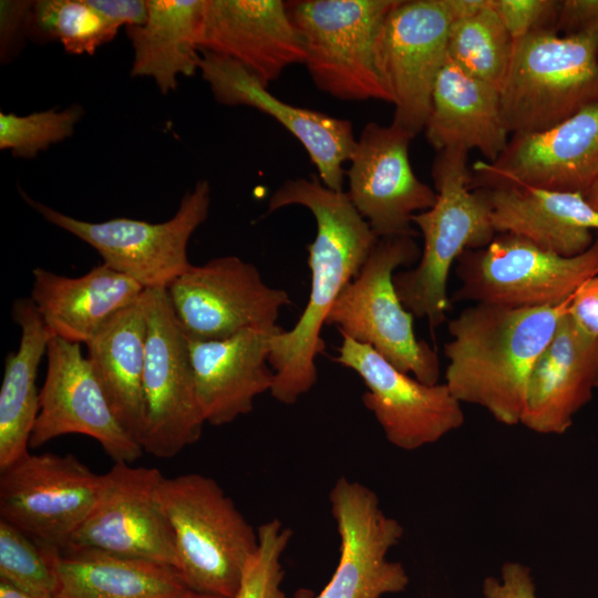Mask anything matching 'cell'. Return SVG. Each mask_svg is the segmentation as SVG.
<instances>
[{
    "label": "cell",
    "instance_id": "1",
    "mask_svg": "<svg viewBox=\"0 0 598 598\" xmlns=\"http://www.w3.org/2000/svg\"><path fill=\"white\" fill-rule=\"evenodd\" d=\"M290 205L312 213L317 233L307 246L311 271L307 306L296 324L289 331H278L270 343L269 363L275 373L270 393L289 405L317 383L316 358L324 349L321 328L379 239L348 193L328 188L316 175L282 183L270 196L268 212Z\"/></svg>",
    "mask_w": 598,
    "mask_h": 598
},
{
    "label": "cell",
    "instance_id": "2",
    "mask_svg": "<svg viewBox=\"0 0 598 598\" xmlns=\"http://www.w3.org/2000/svg\"><path fill=\"white\" fill-rule=\"evenodd\" d=\"M557 306L511 309L474 303L448 321L445 384L461 403L485 409L497 422L519 424L532 369L569 311Z\"/></svg>",
    "mask_w": 598,
    "mask_h": 598
},
{
    "label": "cell",
    "instance_id": "3",
    "mask_svg": "<svg viewBox=\"0 0 598 598\" xmlns=\"http://www.w3.org/2000/svg\"><path fill=\"white\" fill-rule=\"evenodd\" d=\"M467 161L465 150L437 152L432 165L436 202L412 218L424 240L421 257L413 268L393 278L405 309L426 319L431 329L446 321L452 265L464 251L484 248L496 236L487 190L471 188L473 173Z\"/></svg>",
    "mask_w": 598,
    "mask_h": 598
},
{
    "label": "cell",
    "instance_id": "4",
    "mask_svg": "<svg viewBox=\"0 0 598 598\" xmlns=\"http://www.w3.org/2000/svg\"><path fill=\"white\" fill-rule=\"evenodd\" d=\"M158 503L173 532L177 568L194 590L235 598L258 530L218 483L203 474L163 477Z\"/></svg>",
    "mask_w": 598,
    "mask_h": 598
},
{
    "label": "cell",
    "instance_id": "5",
    "mask_svg": "<svg viewBox=\"0 0 598 598\" xmlns=\"http://www.w3.org/2000/svg\"><path fill=\"white\" fill-rule=\"evenodd\" d=\"M501 103L511 135L547 130L598 103V31L513 40Z\"/></svg>",
    "mask_w": 598,
    "mask_h": 598
},
{
    "label": "cell",
    "instance_id": "6",
    "mask_svg": "<svg viewBox=\"0 0 598 598\" xmlns=\"http://www.w3.org/2000/svg\"><path fill=\"white\" fill-rule=\"evenodd\" d=\"M420 257L414 237L379 238L324 324L337 326L342 336L372 347L402 372L432 385L440 377L437 354L416 338L414 316L400 300L393 280L399 267H411Z\"/></svg>",
    "mask_w": 598,
    "mask_h": 598
},
{
    "label": "cell",
    "instance_id": "7",
    "mask_svg": "<svg viewBox=\"0 0 598 598\" xmlns=\"http://www.w3.org/2000/svg\"><path fill=\"white\" fill-rule=\"evenodd\" d=\"M399 0L287 2L315 85L342 101L391 103L375 64L379 32Z\"/></svg>",
    "mask_w": 598,
    "mask_h": 598
},
{
    "label": "cell",
    "instance_id": "8",
    "mask_svg": "<svg viewBox=\"0 0 598 598\" xmlns=\"http://www.w3.org/2000/svg\"><path fill=\"white\" fill-rule=\"evenodd\" d=\"M210 185L198 181L181 199L175 215L163 223L116 217L102 223L81 220L34 200L24 192V202L47 221L94 248L103 264L132 278L144 289H166L192 264L187 245L207 219Z\"/></svg>",
    "mask_w": 598,
    "mask_h": 598
},
{
    "label": "cell",
    "instance_id": "9",
    "mask_svg": "<svg viewBox=\"0 0 598 598\" xmlns=\"http://www.w3.org/2000/svg\"><path fill=\"white\" fill-rule=\"evenodd\" d=\"M456 264L461 285L451 301L511 309L557 306L598 274V236L582 254L565 257L525 238L496 234L488 246L464 251Z\"/></svg>",
    "mask_w": 598,
    "mask_h": 598
},
{
    "label": "cell",
    "instance_id": "10",
    "mask_svg": "<svg viewBox=\"0 0 598 598\" xmlns=\"http://www.w3.org/2000/svg\"><path fill=\"white\" fill-rule=\"evenodd\" d=\"M143 297L147 333L141 446L153 456L169 458L196 443L206 422L197 398L188 339L166 289H145Z\"/></svg>",
    "mask_w": 598,
    "mask_h": 598
},
{
    "label": "cell",
    "instance_id": "11",
    "mask_svg": "<svg viewBox=\"0 0 598 598\" xmlns=\"http://www.w3.org/2000/svg\"><path fill=\"white\" fill-rule=\"evenodd\" d=\"M104 482L72 454L27 453L0 470V519L43 548L65 550Z\"/></svg>",
    "mask_w": 598,
    "mask_h": 598
},
{
    "label": "cell",
    "instance_id": "12",
    "mask_svg": "<svg viewBox=\"0 0 598 598\" xmlns=\"http://www.w3.org/2000/svg\"><path fill=\"white\" fill-rule=\"evenodd\" d=\"M451 23L446 0H399L377 39V69L394 105L391 123L413 137L430 114Z\"/></svg>",
    "mask_w": 598,
    "mask_h": 598
},
{
    "label": "cell",
    "instance_id": "13",
    "mask_svg": "<svg viewBox=\"0 0 598 598\" xmlns=\"http://www.w3.org/2000/svg\"><path fill=\"white\" fill-rule=\"evenodd\" d=\"M175 316L189 340H218L244 329L277 327L289 295L269 287L257 267L237 256L192 265L166 288Z\"/></svg>",
    "mask_w": 598,
    "mask_h": 598
},
{
    "label": "cell",
    "instance_id": "14",
    "mask_svg": "<svg viewBox=\"0 0 598 598\" xmlns=\"http://www.w3.org/2000/svg\"><path fill=\"white\" fill-rule=\"evenodd\" d=\"M329 502L340 538L337 568L318 595L312 597L301 589L292 598H381L403 591L409 576L402 564L386 556L404 529L383 512L378 495L341 476L329 493Z\"/></svg>",
    "mask_w": 598,
    "mask_h": 598
},
{
    "label": "cell",
    "instance_id": "15",
    "mask_svg": "<svg viewBox=\"0 0 598 598\" xmlns=\"http://www.w3.org/2000/svg\"><path fill=\"white\" fill-rule=\"evenodd\" d=\"M472 189L526 186L584 197L598 178V103L539 132L513 134L493 163L472 166Z\"/></svg>",
    "mask_w": 598,
    "mask_h": 598
},
{
    "label": "cell",
    "instance_id": "16",
    "mask_svg": "<svg viewBox=\"0 0 598 598\" xmlns=\"http://www.w3.org/2000/svg\"><path fill=\"white\" fill-rule=\"evenodd\" d=\"M45 357L47 373L29 447L65 434H82L99 442L114 463L138 460L144 451L116 417L81 343L53 336Z\"/></svg>",
    "mask_w": 598,
    "mask_h": 598
},
{
    "label": "cell",
    "instance_id": "17",
    "mask_svg": "<svg viewBox=\"0 0 598 598\" xmlns=\"http://www.w3.org/2000/svg\"><path fill=\"white\" fill-rule=\"evenodd\" d=\"M333 360L363 380L367 391L362 402L395 447L417 450L464 423L462 403L445 383L425 384L395 368L368 344L342 336Z\"/></svg>",
    "mask_w": 598,
    "mask_h": 598
},
{
    "label": "cell",
    "instance_id": "18",
    "mask_svg": "<svg viewBox=\"0 0 598 598\" xmlns=\"http://www.w3.org/2000/svg\"><path fill=\"white\" fill-rule=\"evenodd\" d=\"M103 476L99 498L70 547L152 560L176 569L173 532L157 499L162 473L155 467L116 462Z\"/></svg>",
    "mask_w": 598,
    "mask_h": 598
},
{
    "label": "cell",
    "instance_id": "19",
    "mask_svg": "<svg viewBox=\"0 0 598 598\" xmlns=\"http://www.w3.org/2000/svg\"><path fill=\"white\" fill-rule=\"evenodd\" d=\"M413 138L392 123L369 122L349 161L348 196L378 238L415 237L413 216L436 202L435 189L412 169L409 145Z\"/></svg>",
    "mask_w": 598,
    "mask_h": 598
},
{
    "label": "cell",
    "instance_id": "20",
    "mask_svg": "<svg viewBox=\"0 0 598 598\" xmlns=\"http://www.w3.org/2000/svg\"><path fill=\"white\" fill-rule=\"evenodd\" d=\"M198 70L218 103L250 106L276 118L305 147L322 184L343 190V164L351 159L357 145L349 120L277 99L243 65L223 55L200 51Z\"/></svg>",
    "mask_w": 598,
    "mask_h": 598
},
{
    "label": "cell",
    "instance_id": "21",
    "mask_svg": "<svg viewBox=\"0 0 598 598\" xmlns=\"http://www.w3.org/2000/svg\"><path fill=\"white\" fill-rule=\"evenodd\" d=\"M199 47L238 62L266 87L306 59L303 39L280 0H206Z\"/></svg>",
    "mask_w": 598,
    "mask_h": 598
},
{
    "label": "cell",
    "instance_id": "22",
    "mask_svg": "<svg viewBox=\"0 0 598 598\" xmlns=\"http://www.w3.org/2000/svg\"><path fill=\"white\" fill-rule=\"evenodd\" d=\"M279 326L244 329L218 340H189L195 386L206 423H231L254 409L255 399L269 391L275 373L269 363L272 337Z\"/></svg>",
    "mask_w": 598,
    "mask_h": 598
},
{
    "label": "cell",
    "instance_id": "23",
    "mask_svg": "<svg viewBox=\"0 0 598 598\" xmlns=\"http://www.w3.org/2000/svg\"><path fill=\"white\" fill-rule=\"evenodd\" d=\"M568 312L537 358L527 383L519 424L539 434L567 432L598 389V339L579 332Z\"/></svg>",
    "mask_w": 598,
    "mask_h": 598
},
{
    "label": "cell",
    "instance_id": "24",
    "mask_svg": "<svg viewBox=\"0 0 598 598\" xmlns=\"http://www.w3.org/2000/svg\"><path fill=\"white\" fill-rule=\"evenodd\" d=\"M31 300L55 337L86 344L117 312L145 289L101 264L80 277L43 268L32 270Z\"/></svg>",
    "mask_w": 598,
    "mask_h": 598
},
{
    "label": "cell",
    "instance_id": "25",
    "mask_svg": "<svg viewBox=\"0 0 598 598\" xmlns=\"http://www.w3.org/2000/svg\"><path fill=\"white\" fill-rule=\"evenodd\" d=\"M424 132L436 152L477 150L487 163L498 158L511 135L503 117L501 92L462 70L448 56L433 89Z\"/></svg>",
    "mask_w": 598,
    "mask_h": 598
},
{
    "label": "cell",
    "instance_id": "26",
    "mask_svg": "<svg viewBox=\"0 0 598 598\" xmlns=\"http://www.w3.org/2000/svg\"><path fill=\"white\" fill-rule=\"evenodd\" d=\"M496 234L525 238L544 250L565 257L586 251L598 229V213L578 193L526 186L486 189Z\"/></svg>",
    "mask_w": 598,
    "mask_h": 598
},
{
    "label": "cell",
    "instance_id": "27",
    "mask_svg": "<svg viewBox=\"0 0 598 598\" xmlns=\"http://www.w3.org/2000/svg\"><path fill=\"white\" fill-rule=\"evenodd\" d=\"M143 295L85 344L87 359L116 417L140 445L145 425L143 377L147 333Z\"/></svg>",
    "mask_w": 598,
    "mask_h": 598
},
{
    "label": "cell",
    "instance_id": "28",
    "mask_svg": "<svg viewBox=\"0 0 598 598\" xmlns=\"http://www.w3.org/2000/svg\"><path fill=\"white\" fill-rule=\"evenodd\" d=\"M54 598H168L188 588L168 565L91 548L54 556Z\"/></svg>",
    "mask_w": 598,
    "mask_h": 598
},
{
    "label": "cell",
    "instance_id": "29",
    "mask_svg": "<svg viewBox=\"0 0 598 598\" xmlns=\"http://www.w3.org/2000/svg\"><path fill=\"white\" fill-rule=\"evenodd\" d=\"M146 2V21L126 28L134 52L131 75L153 79L167 94L176 89L178 75L198 70L206 0Z\"/></svg>",
    "mask_w": 598,
    "mask_h": 598
},
{
    "label": "cell",
    "instance_id": "30",
    "mask_svg": "<svg viewBox=\"0 0 598 598\" xmlns=\"http://www.w3.org/2000/svg\"><path fill=\"white\" fill-rule=\"evenodd\" d=\"M21 331L17 351L9 352L0 388V470L29 453L39 413V365L54 336L31 298H17L11 308Z\"/></svg>",
    "mask_w": 598,
    "mask_h": 598
},
{
    "label": "cell",
    "instance_id": "31",
    "mask_svg": "<svg viewBox=\"0 0 598 598\" xmlns=\"http://www.w3.org/2000/svg\"><path fill=\"white\" fill-rule=\"evenodd\" d=\"M513 39L492 8L453 20L447 37V56L472 76L501 92L513 52Z\"/></svg>",
    "mask_w": 598,
    "mask_h": 598
},
{
    "label": "cell",
    "instance_id": "32",
    "mask_svg": "<svg viewBox=\"0 0 598 598\" xmlns=\"http://www.w3.org/2000/svg\"><path fill=\"white\" fill-rule=\"evenodd\" d=\"M117 30L86 0L33 1L27 22L28 40L59 41L70 54H94L99 47L114 39Z\"/></svg>",
    "mask_w": 598,
    "mask_h": 598
},
{
    "label": "cell",
    "instance_id": "33",
    "mask_svg": "<svg viewBox=\"0 0 598 598\" xmlns=\"http://www.w3.org/2000/svg\"><path fill=\"white\" fill-rule=\"evenodd\" d=\"M58 551L41 547L20 529L0 519V581L35 596L54 598V556Z\"/></svg>",
    "mask_w": 598,
    "mask_h": 598
},
{
    "label": "cell",
    "instance_id": "34",
    "mask_svg": "<svg viewBox=\"0 0 598 598\" xmlns=\"http://www.w3.org/2000/svg\"><path fill=\"white\" fill-rule=\"evenodd\" d=\"M83 114L80 104L23 116L0 112V148L10 150L17 157L32 158L52 144L72 136Z\"/></svg>",
    "mask_w": 598,
    "mask_h": 598
},
{
    "label": "cell",
    "instance_id": "35",
    "mask_svg": "<svg viewBox=\"0 0 598 598\" xmlns=\"http://www.w3.org/2000/svg\"><path fill=\"white\" fill-rule=\"evenodd\" d=\"M259 545L243 574L235 598H286L281 589L283 569L280 558L292 532L279 519H270L258 528Z\"/></svg>",
    "mask_w": 598,
    "mask_h": 598
},
{
    "label": "cell",
    "instance_id": "36",
    "mask_svg": "<svg viewBox=\"0 0 598 598\" xmlns=\"http://www.w3.org/2000/svg\"><path fill=\"white\" fill-rule=\"evenodd\" d=\"M513 40L540 31L556 32L560 1L491 0Z\"/></svg>",
    "mask_w": 598,
    "mask_h": 598
},
{
    "label": "cell",
    "instance_id": "37",
    "mask_svg": "<svg viewBox=\"0 0 598 598\" xmlns=\"http://www.w3.org/2000/svg\"><path fill=\"white\" fill-rule=\"evenodd\" d=\"M33 1L2 0L0 2V60L12 61L21 52L27 38V22Z\"/></svg>",
    "mask_w": 598,
    "mask_h": 598
},
{
    "label": "cell",
    "instance_id": "38",
    "mask_svg": "<svg viewBox=\"0 0 598 598\" xmlns=\"http://www.w3.org/2000/svg\"><path fill=\"white\" fill-rule=\"evenodd\" d=\"M485 598H537L530 568L518 561H507L501 578L488 576L483 582Z\"/></svg>",
    "mask_w": 598,
    "mask_h": 598
},
{
    "label": "cell",
    "instance_id": "39",
    "mask_svg": "<svg viewBox=\"0 0 598 598\" xmlns=\"http://www.w3.org/2000/svg\"><path fill=\"white\" fill-rule=\"evenodd\" d=\"M568 315L579 332L589 339H598V274L575 291Z\"/></svg>",
    "mask_w": 598,
    "mask_h": 598
},
{
    "label": "cell",
    "instance_id": "40",
    "mask_svg": "<svg viewBox=\"0 0 598 598\" xmlns=\"http://www.w3.org/2000/svg\"><path fill=\"white\" fill-rule=\"evenodd\" d=\"M585 31H598V0L560 1L556 33L570 35Z\"/></svg>",
    "mask_w": 598,
    "mask_h": 598
},
{
    "label": "cell",
    "instance_id": "41",
    "mask_svg": "<svg viewBox=\"0 0 598 598\" xmlns=\"http://www.w3.org/2000/svg\"><path fill=\"white\" fill-rule=\"evenodd\" d=\"M86 2L118 28L142 25L147 19L146 0H86Z\"/></svg>",
    "mask_w": 598,
    "mask_h": 598
},
{
    "label": "cell",
    "instance_id": "42",
    "mask_svg": "<svg viewBox=\"0 0 598 598\" xmlns=\"http://www.w3.org/2000/svg\"><path fill=\"white\" fill-rule=\"evenodd\" d=\"M0 598H48L23 591L8 582L0 581Z\"/></svg>",
    "mask_w": 598,
    "mask_h": 598
},
{
    "label": "cell",
    "instance_id": "43",
    "mask_svg": "<svg viewBox=\"0 0 598 598\" xmlns=\"http://www.w3.org/2000/svg\"><path fill=\"white\" fill-rule=\"evenodd\" d=\"M168 598H227V597L202 592V591H197L190 588H186L183 591Z\"/></svg>",
    "mask_w": 598,
    "mask_h": 598
},
{
    "label": "cell",
    "instance_id": "44",
    "mask_svg": "<svg viewBox=\"0 0 598 598\" xmlns=\"http://www.w3.org/2000/svg\"><path fill=\"white\" fill-rule=\"evenodd\" d=\"M585 199L598 213V178L585 195Z\"/></svg>",
    "mask_w": 598,
    "mask_h": 598
}]
</instances>
